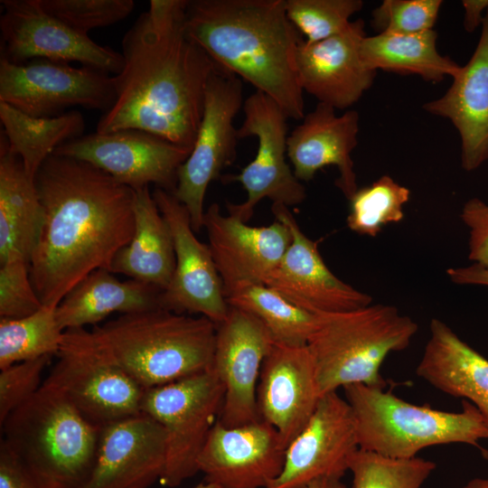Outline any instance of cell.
Returning <instances> with one entry per match:
<instances>
[{"mask_svg":"<svg viewBox=\"0 0 488 488\" xmlns=\"http://www.w3.org/2000/svg\"><path fill=\"white\" fill-rule=\"evenodd\" d=\"M187 0H151L122 40L116 99L98 133L145 131L192 148L217 65L186 33Z\"/></svg>","mask_w":488,"mask_h":488,"instance_id":"6da1fadb","label":"cell"},{"mask_svg":"<svg viewBox=\"0 0 488 488\" xmlns=\"http://www.w3.org/2000/svg\"><path fill=\"white\" fill-rule=\"evenodd\" d=\"M43 226L29 261L43 305L56 307L84 277L109 270L135 230L134 191L84 161L52 155L35 176Z\"/></svg>","mask_w":488,"mask_h":488,"instance_id":"7a4b0ae2","label":"cell"},{"mask_svg":"<svg viewBox=\"0 0 488 488\" xmlns=\"http://www.w3.org/2000/svg\"><path fill=\"white\" fill-rule=\"evenodd\" d=\"M184 27L218 67L270 97L289 118L303 119L296 52L304 40L286 0L187 1Z\"/></svg>","mask_w":488,"mask_h":488,"instance_id":"3957f363","label":"cell"},{"mask_svg":"<svg viewBox=\"0 0 488 488\" xmlns=\"http://www.w3.org/2000/svg\"><path fill=\"white\" fill-rule=\"evenodd\" d=\"M105 353L143 389L211 369L217 325L164 308L124 314L90 330Z\"/></svg>","mask_w":488,"mask_h":488,"instance_id":"277c9868","label":"cell"},{"mask_svg":"<svg viewBox=\"0 0 488 488\" xmlns=\"http://www.w3.org/2000/svg\"><path fill=\"white\" fill-rule=\"evenodd\" d=\"M1 425L2 440L41 488H83L92 472L100 427L64 395L42 384Z\"/></svg>","mask_w":488,"mask_h":488,"instance_id":"5b68a950","label":"cell"},{"mask_svg":"<svg viewBox=\"0 0 488 488\" xmlns=\"http://www.w3.org/2000/svg\"><path fill=\"white\" fill-rule=\"evenodd\" d=\"M418 324L389 305L317 314L307 346L321 396L350 385L384 387L380 370L392 352L405 350Z\"/></svg>","mask_w":488,"mask_h":488,"instance_id":"8992f818","label":"cell"},{"mask_svg":"<svg viewBox=\"0 0 488 488\" xmlns=\"http://www.w3.org/2000/svg\"><path fill=\"white\" fill-rule=\"evenodd\" d=\"M357 431L360 449L409 459L438 445L466 444L480 448L488 438V424L471 403L451 412L418 406L397 397L384 387L354 384L343 388Z\"/></svg>","mask_w":488,"mask_h":488,"instance_id":"52a82bcc","label":"cell"},{"mask_svg":"<svg viewBox=\"0 0 488 488\" xmlns=\"http://www.w3.org/2000/svg\"><path fill=\"white\" fill-rule=\"evenodd\" d=\"M56 356L43 384L61 392L91 424L101 428L141 412L145 389L105 353L91 331L65 330Z\"/></svg>","mask_w":488,"mask_h":488,"instance_id":"ba28073f","label":"cell"},{"mask_svg":"<svg viewBox=\"0 0 488 488\" xmlns=\"http://www.w3.org/2000/svg\"><path fill=\"white\" fill-rule=\"evenodd\" d=\"M223 399V386L211 369L145 390L141 412L156 420L166 435L163 485L178 486L199 472L198 458L219 420Z\"/></svg>","mask_w":488,"mask_h":488,"instance_id":"9c48e42d","label":"cell"},{"mask_svg":"<svg viewBox=\"0 0 488 488\" xmlns=\"http://www.w3.org/2000/svg\"><path fill=\"white\" fill-rule=\"evenodd\" d=\"M243 83L217 66L205 90L204 108L192 152L177 173L174 195L188 210L194 232L203 227V202L210 183L237 156L234 117L243 107Z\"/></svg>","mask_w":488,"mask_h":488,"instance_id":"30bf717a","label":"cell"},{"mask_svg":"<svg viewBox=\"0 0 488 488\" xmlns=\"http://www.w3.org/2000/svg\"><path fill=\"white\" fill-rule=\"evenodd\" d=\"M93 67L33 59L16 64L0 59V101L36 117L65 114L71 107L108 110L115 78Z\"/></svg>","mask_w":488,"mask_h":488,"instance_id":"8fae6325","label":"cell"},{"mask_svg":"<svg viewBox=\"0 0 488 488\" xmlns=\"http://www.w3.org/2000/svg\"><path fill=\"white\" fill-rule=\"evenodd\" d=\"M242 108L245 118L238 128V137L255 136L257 154L239 174H226L221 180L238 182L247 192L244 202L226 204L229 214L247 223L262 199L294 206L305 200V189L286 162L289 117L285 111L270 97L258 90L244 100Z\"/></svg>","mask_w":488,"mask_h":488,"instance_id":"7c38bea8","label":"cell"},{"mask_svg":"<svg viewBox=\"0 0 488 488\" xmlns=\"http://www.w3.org/2000/svg\"><path fill=\"white\" fill-rule=\"evenodd\" d=\"M192 152L154 134L123 129L71 139L52 155L89 163L117 182L138 191L150 183L174 193L177 173Z\"/></svg>","mask_w":488,"mask_h":488,"instance_id":"4fadbf2b","label":"cell"},{"mask_svg":"<svg viewBox=\"0 0 488 488\" xmlns=\"http://www.w3.org/2000/svg\"><path fill=\"white\" fill-rule=\"evenodd\" d=\"M1 5V58L16 64L33 59L78 61L115 75L122 70V53L75 32L47 14L38 0H2Z\"/></svg>","mask_w":488,"mask_h":488,"instance_id":"5bb4252c","label":"cell"},{"mask_svg":"<svg viewBox=\"0 0 488 488\" xmlns=\"http://www.w3.org/2000/svg\"><path fill=\"white\" fill-rule=\"evenodd\" d=\"M152 194L170 228L175 253L174 271L161 292L160 308L199 314L220 324L230 305L209 245L195 237L187 208L172 192L155 188Z\"/></svg>","mask_w":488,"mask_h":488,"instance_id":"9a60e30c","label":"cell"},{"mask_svg":"<svg viewBox=\"0 0 488 488\" xmlns=\"http://www.w3.org/2000/svg\"><path fill=\"white\" fill-rule=\"evenodd\" d=\"M359 448L349 403L337 391L324 394L287 445L283 469L267 488H305L320 478L342 479Z\"/></svg>","mask_w":488,"mask_h":488,"instance_id":"2e32d148","label":"cell"},{"mask_svg":"<svg viewBox=\"0 0 488 488\" xmlns=\"http://www.w3.org/2000/svg\"><path fill=\"white\" fill-rule=\"evenodd\" d=\"M271 211L277 221L288 227L292 241L265 286L314 314L347 312L371 304L369 294L343 282L328 268L317 242L302 231L287 206L272 203Z\"/></svg>","mask_w":488,"mask_h":488,"instance_id":"e0dca14e","label":"cell"},{"mask_svg":"<svg viewBox=\"0 0 488 488\" xmlns=\"http://www.w3.org/2000/svg\"><path fill=\"white\" fill-rule=\"evenodd\" d=\"M274 341L251 314L230 306L217 325L211 370L224 389L219 422L238 427L259 418L257 389L263 361Z\"/></svg>","mask_w":488,"mask_h":488,"instance_id":"ac0fdd59","label":"cell"},{"mask_svg":"<svg viewBox=\"0 0 488 488\" xmlns=\"http://www.w3.org/2000/svg\"><path fill=\"white\" fill-rule=\"evenodd\" d=\"M286 446L268 423L257 421L211 430L198 458V471L213 488H267L280 474Z\"/></svg>","mask_w":488,"mask_h":488,"instance_id":"d6986e66","label":"cell"},{"mask_svg":"<svg viewBox=\"0 0 488 488\" xmlns=\"http://www.w3.org/2000/svg\"><path fill=\"white\" fill-rule=\"evenodd\" d=\"M203 227L225 297L248 285H264L292 241L285 223L276 220L268 226H249L233 215H222L218 203L204 212Z\"/></svg>","mask_w":488,"mask_h":488,"instance_id":"ffe728a7","label":"cell"},{"mask_svg":"<svg viewBox=\"0 0 488 488\" xmlns=\"http://www.w3.org/2000/svg\"><path fill=\"white\" fill-rule=\"evenodd\" d=\"M165 463V431L140 412L100 428L94 466L83 488H149L161 479Z\"/></svg>","mask_w":488,"mask_h":488,"instance_id":"44dd1931","label":"cell"},{"mask_svg":"<svg viewBox=\"0 0 488 488\" xmlns=\"http://www.w3.org/2000/svg\"><path fill=\"white\" fill-rule=\"evenodd\" d=\"M322 396L314 358L307 345H272L257 389L259 418L271 425L284 446L305 427Z\"/></svg>","mask_w":488,"mask_h":488,"instance_id":"7402d4cb","label":"cell"},{"mask_svg":"<svg viewBox=\"0 0 488 488\" xmlns=\"http://www.w3.org/2000/svg\"><path fill=\"white\" fill-rule=\"evenodd\" d=\"M365 36L364 22L358 19L342 33L324 41L306 43L304 40L296 52L302 89L335 109L356 103L376 75L361 57L360 45Z\"/></svg>","mask_w":488,"mask_h":488,"instance_id":"603a6c76","label":"cell"},{"mask_svg":"<svg viewBox=\"0 0 488 488\" xmlns=\"http://www.w3.org/2000/svg\"><path fill=\"white\" fill-rule=\"evenodd\" d=\"M359 113L318 102L288 135L286 155L297 180L308 182L327 165L339 171L336 186L349 200L358 190L352 152L357 145Z\"/></svg>","mask_w":488,"mask_h":488,"instance_id":"cb8c5ba5","label":"cell"},{"mask_svg":"<svg viewBox=\"0 0 488 488\" xmlns=\"http://www.w3.org/2000/svg\"><path fill=\"white\" fill-rule=\"evenodd\" d=\"M423 108L449 119L458 131L464 170L472 172L488 161V9L470 60L446 93Z\"/></svg>","mask_w":488,"mask_h":488,"instance_id":"d4e9b609","label":"cell"},{"mask_svg":"<svg viewBox=\"0 0 488 488\" xmlns=\"http://www.w3.org/2000/svg\"><path fill=\"white\" fill-rule=\"evenodd\" d=\"M417 375L438 390L467 399L488 424V360L434 318Z\"/></svg>","mask_w":488,"mask_h":488,"instance_id":"484cf974","label":"cell"},{"mask_svg":"<svg viewBox=\"0 0 488 488\" xmlns=\"http://www.w3.org/2000/svg\"><path fill=\"white\" fill-rule=\"evenodd\" d=\"M44 221L35 182L19 155L0 135V264L13 258L30 261Z\"/></svg>","mask_w":488,"mask_h":488,"instance_id":"4316f807","label":"cell"},{"mask_svg":"<svg viewBox=\"0 0 488 488\" xmlns=\"http://www.w3.org/2000/svg\"><path fill=\"white\" fill-rule=\"evenodd\" d=\"M162 290L149 284L121 281L107 269H97L79 282L56 306L60 327L97 325L113 313L132 314L159 308Z\"/></svg>","mask_w":488,"mask_h":488,"instance_id":"83f0119b","label":"cell"},{"mask_svg":"<svg viewBox=\"0 0 488 488\" xmlns=\"http://www.w3.org/2000/svg\"><path fill=\"white\" fill-rule=\"evenodd\" d=\"M134 234L113 258L109 270L164 290L173 277L175 253L170 228L149 188L134 191Z\"/></svg>","mask_w":488,"mask_h":488,"instance_id":"f1b7e54d","label":"cell"},{"mask_svg":"<svg viewBox=\"0 0 488 488\" xmlns=\"http://www.w3.org/2000/svg\"><path fill=\"white\" fill-rule=\"evenodd\" d=\"M436 39L434 29L413 34L366 35L361 42L360 53L372 70L413 73L437 82L447 75L455 77L461 67L438 52Z\"/></svg>","mask_w":488,"mask_h":488,"instance_id":"f546056e","label":"cell"},{"mask_svg":"<svg viewBox=\"0 0 488 488\" xmlns=\"http://www.w3.org/2000/svg\"><path fill=\"white\" fill-rule=\"evenodd\" d=\"M0 119L11 151L20 156L33 181L55 149L81 136L85 121L78 111L53 117H36L0 101Z\"/></svg>","mask_w":488,"mask_h":488,"instance_id":"4dcf8cb0","label":"cell"},{"mask_svg":"<svg viewBox=\"0 0 488 488\" xmlns=\"http://www.w3.org/2000/svg\"><path fill=\"white\" fill-rule=\"evenodd\" d=\"M230 306L258 318L275 343L303 346L316 326L317 314L305 311L263 284L248 285L226 297Z\"/></svg>","mask_w":488,"mask_h":488,"instance_id":"1f68e13d","label":"cell"},{"mask_svg":"<svg viewBox=\"0 0 488 488\" xmlns=\"http://www.w3.org/2000/svg\"><path fill=\"white\" fill-rule=\"evenodd\" d=\"M63 333L57 321L56 307L43 305L28 316L0 318V370L56 355Z\"/></svg>","mask_w":488,"mask_h":488,"instance_id":"d6a6232c","label":"cell"},{"mask_svg":"<svg viewBox=\"0 0 488 488\" xmlns=\"http://www.w3.org/2000/svg\"><path fill=\"white\" fill-rule=\"evenodd\" d=\"M410 191L389 175H382L371 184L358 188L349 199V229L360 235L376 237L383 227L403 220V207Z\"/></svg>","mask_w":488,"mask_h":488,"instance_id":"836d02e7","label":"cell"},{"mask_svg":"<svg viewBox=\"0 0 488 488\" xmlns=\"http://www.w3.org/2000/svg\"><path fill=\"white\" fill-rule=\"evenodd\" d=\"M435 469L433 461L418 456L396 459L360 448L349 465L352 488H421Z\"/></svg>","mask_w":488,"mask_h":488,"instance_id":"e575fe53","label":"cell"},{"mask_svg":"<svg viewBox=\"0 0 488 488\" xmlns=\"http://www.w3.org/2000/svg\"><path fill=\"white\" fill-rule=\"evenodd\" d=\"M362 6L361 0H286V16L306 43L342 33Z\"/></svg>","mask_w":488,"mask_h":488,"instance_id":"d590c367","label":"cell"},{"mask_svg":"<svg viewBox=\"0 0 488 488\" xmlns=\"http://www.w3.org/2000/svg\"><path fill=\"white\" fill-rule=\"evenodd\" d=\"M41 7L77 33L114 24L134 9L133 0H38Z\"/></svg>","mask_w":488,"mask_h":488,"instance_id":"8d00e7d4","label":"cell"},{"mask_svg":"<svg viewBox=\"0 0 488 488\" xmlns=\"http://www.w3.org/2000/svg\"><path fill=\"white\" fill-rule=\"evenodd\" d=\"M441 0H384L371 13V26L379 33L413 34L432 30Z\"/></svg>","mask_w":488,"mask_h":488,"instance_id":"74e56055","label":"cell"},{"mask_svg":"<svg viewBox=\"0 0 488 488\" xmlns=\"http://www.w3.org/2000/svg\"><path fill=\"white\" fill-rule=\"evenodd\" d=\"M42 306L31 280L29 261L13 258L1 263L0 317L28 316Z\"/></svg>","mask_w":488,"mask_h":488,"instance_id":"f35d334b","label":"cell"},{"mask_svg":"<svg viewBox=\"0 0 488 488\" xmlns=\"http://www.w3.org/2000/svg\"><path fill=\"white\" fill-rule=\"evenodd\" d=\"M52 356L24 361L0 371V424L42 386V374Z\"/></svg>","mask_w":488,"mask_h":488,"instance_id":"ab89813d","label":"cell"},{"mask_svg":"<svg viewBox=\"0 0 488 488\" xmlns=\"http://www.w3.org/2000/svg\"><path fill=\"white\" fill-rule=\"evenodd\" d=\"M460 217L468 228V258L488 268V204L479 198L469 199Z\"/></svg>","mask_w":488,"mask_h":488,"instance_id":"60d3db41","label":"cell"},{"mask_svg":"<svg viewBox=\"0 0 488 488\" xmlns=\"http://www.w3.org/2000/svg\"><path fill=\"white\" fill-rule=\"evenodd\" d=\"M0 488H41L3 440L0 444Z\"/></svg>","mask_w":488,"mask_h":488,"instance_id":"b9f144b4","label":"cell"},{"mask_svg":"<svg viewBox=\"0 0 488 488\" xmlns=\"http://www.w3.org/2000/svg\"><path fill=\"white\" fill-rule=\"evenodd\" d=\"M446 274L449 279L457 285L488 286V268L474 263L470 266L448 268Z\"/></svg>","mask_w":488,"mask_h":488,"instance_id":"7bdbcfd3","label":"cell"},{"mask_svg":"<svg viewBox=\"0 0 488 488\" xmlns=\"http://www.w3.org/2000/svg\"><path fill=\"white\" fill-rule=\"evenodd\" d=\"M462 5L465 8L464 27L468 33H473L478 26H482L488 0H464Z\"/></svg>","mask_w":488,"mask_h":488,"instance_id":"ee69618b","label":"cell"},{"mask_svg":"<svg viewBox=\"0 0 488 488\" xmlns=\"http://www.w3.org/2000/svg\"><path fill=\"white\" fill-rule=\"evenodd\" d=\"M305 488H347L346 485L338 478H320L311 483Z\"/></svg>","mask_w":488,"mask_h":488,"instance_id":"f6af8a7d","label":"cell"},{"mask_svg":"<svg viewBox=\"0 0 488 488\" xmlns=\"http://www.w3.org/2000/svg\"><path fill=\"white\" fill-rule=\"evenodd\" d=\"M463 488H488V478H474Z\"/></svg>","mask_w":488,"mask_h":488,"instance_id":"bcb514c9","label":"cell"},{"mask_svg":"<svg viewBox=\"0 0 488 488\" xmlns=\"http://www.w3.org/2000/svg\"><path fill=\"white\" fill-rule=\"evenodd\" d=\"M193 488H213V487L203 481L202 483H200L199 484H197Z\"/></svg>","mask_w":488,"mask_h":488,"instance_id":"7dc6e473","label":"cell"}]
</instances>
